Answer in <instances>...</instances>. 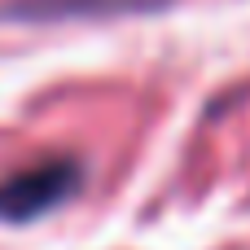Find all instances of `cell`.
<instances>
[{
	"instance_id": "7a4b0ae2",
	"label": "cell",
	"mask_w": 250,
	"mask_h": 250,
	"mask_svg": "<svg viewBox=\"0 0 250 250\" xmlns=\"http://www.w3.org/2000/svg\"><path fill=\"white\" fill-rule=\"evenodd\" d=\"M163 0H9L4 18L18 22H75V18H119V13H149Z\"/></svg>"
},
{
	"instance_id": "6da1fadb",
	"label": "cell",
	"mask_w": 250,
	"mask_h": 250,
	"mask_svg": "<svg viewBox=\"0 0 250 250\" xmlns=\"http://www.w3.org/2000/svg\"><path fill=\"white\" fill-rule=\"evenodd\" d=\"M83 180V163L79 158H44L26 171H13L0 185V220L4 224H31L40 215H48L53 207H62Z\"/></svg>"
}]
</instances>
